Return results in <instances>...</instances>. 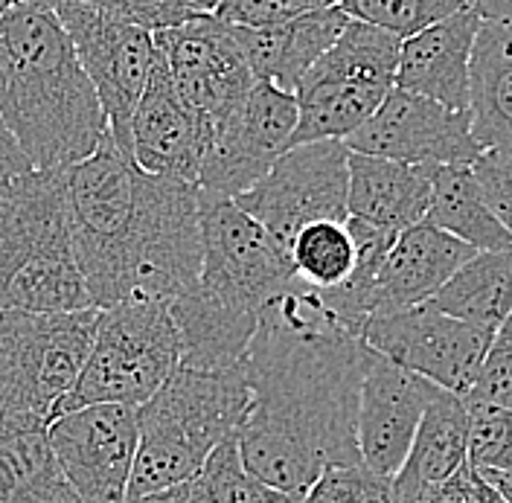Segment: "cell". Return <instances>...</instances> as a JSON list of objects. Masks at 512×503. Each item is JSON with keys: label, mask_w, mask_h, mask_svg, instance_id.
Wrapping results in <instances>:
<instances>
[{"label": "cell", "mask_w": 512, "mask_h": 503, "mask_svg": "<svg viewBox=\"0 0 512 503\" xmlns=\"http://www.w3.org/2000/svg\"><path fill=\"white\" fill-rule=\"evenodd\" d=\"M364 349L326 294L297 277L262 306L245 352L251 405L236 434L254 480L303 498L326 469L361 463Z\"/></svg>", "instance_id": "1"}, {"label": "cell", "mask_w": 512, "mask_h": 503, "mask_svg": "<svg viewBox=\"0 0 512 503\" xmlns=\"http://www.w3.org/2000/svg\"><path fill=\"white\" fill-rule=\"evenodd\" d=\"M67 210L96 309L123 300L172 303L198 280V187L143 172L111 131L91 158L67 169Z\"/></svg>", "instance_id": "2"}, {"label": "cell", "mask_w": 512, "mask_h": 503, "mask_svg": "<svg viewBox=\"0 0 512 503\" xmlns=\"http://www.w3.org/2000/svg\"><path fill=\"white\" fill-rule=\"evenodd\" d=\"M198 221L201 271L190 291L172 300L181 364L227 370L245 361L262 306L294 280V268L233 198L198 189Z\"/></svg>", "instance_id": "3"}, {"label": "cell", "mask_w": 512, "mask_h": 503, "mask_svg": "<svg viewBox=\"0 0 512 503\" xmlns=\"http://www.w3.org/2000/svg\"><path fill=\"white\" fill-rule=\"evenodd\" d=\"M0 44V120L32 169L91 158L108 123L59 15L24 3L0 15Z\"/></svg>", "instance_id": "4"}, {"label": "cell", "mask_w": 512, "mask_h": 503, "mask_svg": "<svg viewBox=\"0 0 512 503\" xmlns=\"http://www.w3.org/2000/svg\"><path fill=\"white\" fill-rule=\"evenodd\" d=\"M251 405L245 361L227 370L178 367L137 408V457L128 498L190 483L224 440L239 434Z\"/></svg>", "instance_id": "5"}, {"label": "cell", "mask_w": 512, "mask_h": 503, "mask_svg": "<svg viewBox=\"0 0 512 503\" xmlns=\"http://www.w3.org/2000/svg\"><path fill=\"white\" fill-rule=\"evenodd\" d=\"M67 210V169H32L0 201V312L91 309Z\"/></svg>", "instance_id": "6"}, {"label": "cell", "mask_w": 512, "mask_h": 503, "mask_svg": "<svg viewBox=\"0 0 512 503\" xmlns=\"http://www.w3.org/2000/svg\"><path fill=\"white\" fill-rule=\"evenodd\" d=\"M102 309L0 312V416L53 425L67 413Z\"/></svg>", "instance_id": "7"}, {"label": "cell", "mask_w": 512, "mask_h": 503, "mask_svg": "<svg viewBox=\"0 0 512 503\" xmlns=\"http://www.w3.org/2000/svg\"><path fill=\"white\" fill-rule=\"evenodd\" d=\"M181 335L169 300H123L102 309L91 355L67 399L88 405H146L181 367Z\"/></svg>", "instance_id": "8"}, {"label": "cell", "mask_w": 512, "mask_h": 503, "mask_svg": "<svg viewBox=\"0 0 512 503\" xmlns=\"http://www.w3.org/2000/svg\"><path fill=\"white\" fill-rule=\"evenodd\" d=\"M402 38L350 21L297 85V131L291 146L347 140L364 126L396 85Z\"/></svg>", "instance_id": "9"}, {"label": "cell", "mask_w": 512, "mask_h": 503, "mask_svg": "<svg viewBox=\"0 0 512 503\" xmlns=\"http://www.w3.org/2000/svg\"><path fill=\"white\" fill-rule=\"evenodd\" d=\"M347 195L350 149L344 140H318L291 146L256 187L233 201L288 253L303 227L350 219Z\"/></svg>", "instance_id": "10"}, {"label": "cell", "mask_w": 512, "mask_h": 503, "mask_svg": "<svg viewBox=\"0 0 512 503\" xmlns=\"http://www.w3.org/2000/svg\"><path fill=\"white\" fill-rule=\"evenodd\" d=\"M53 12L94 85L111 137L131 155V117L158 56L155 32L85 0H64Z\"/></svg>", "instance_id": "11"}, {"label": "cell", "mask_w": 512, "mask_h": 503, "mask_svg": "<svg viewBox=\"0 0 512 503\" xmlns=\"http://www.w3.org/2000/svg\"><path fill=\"white\" fill-rule=\"evenodd\" d=\"M361 338L399 367L466 399L495 341V332L448 317L422 303L405 312L370 317Z\"/></svg>", "instance_id": "12"}, {"label": "cell", "mask_w": 512, "mask_h": 503, "mask_svg": "<svg viewBox=\"0 0 512 503\" xmlns=\"http://www.w3.org/2000/svg\"><path fill=\"white\" fill-rule=\"evenodd\" d=\"M155 47L210 137L254 88V73L233 38V27L216 12H201L178 27L155 32Z\"/></svg>", "instance_id": "13"}, {"label": "cell", "mask_w": 512, "mask_h": 503, "mask_svg": "<svg viewBox=\"0 0 512 503\" xmlns=\"http://www.w3.org/2000/svg\"><path fill=\"white\" fill-rule=\"evenodd\" d=\"M297 131V96L254 82L242 105L213 131L198 189L239 198L256 187L291 149Z\"/></svg>", "instance_id": "14"}, {"label": "cell", "mask_w": 512, "mask_h": 503, "mask_svg": "<svg viewBox=\"0 0 512 503\" xmlns=\"http://www.w3.org/2000/svg\"><path fill=\"white\" fill-rule=\"evenodd\" d=\"M344 146L350 152L414 166H472L486 152L472 134V111H451L396 85L376 114L344 140Z\"/></svg>", "instance_id": "15"}, {"label": "cell", "mask_w": 512, "mask_h": 503, "mask_svg": "<svg viewBox=\"0 0 512 503\" xmlns=\"http://www.w3.org/2000/svg\"><path fill=\"white\" fill-rule=\"evenodd\" d=\"M56 463L82 503H126L137 457V408L88 405L50 428Z\"/></svg>", "instance_id": "16"}, {"label": "cell", "mask_w": 512, "mask_h": 503, "mask_svg": "<svg viewBox=\"0 0 512 503\" xmlns=\"http://www.w3.org/2000/svg\"><path fill=\"white\" fill-rule=\"evenodd\" d=\"M437 396V384L367 346L355 422L361 463L384 480H393L411 451L425 410Z\"/></svg>", "instance_id": "17"}, {"label": "cell", "mask_w": 512, "mask_h": 503, "mask_svg": "<svg viewBox=\"0 0 512 503\" xmlns=\"http://www.w3.org/2000/svg\"><path fill=\"white\" fill-rule=\"evenodd\" d=\"M207 146L210 131L184 102L158 53L131 117V158L149 175L198 187Z\"/></svg>", "instance_id": "18"}, {"label": "cell", "mask_w": 512, "mask_h": 503, "mask_svg": "<svg viewBox=\"0 0 512 503\" xmlns=\"http://www.w3.org/2000/svg\"><path fill=\"white\" fill-rule=\"evenodd\" d=\"M483 18L469 3L466 9L414 32L402 41L396 88L428 96L451 111H469L472 99V53Z\"/></svg>", "instance_id": "19"}, {"label": "cell", "mask_w": 512, "mask_h": 503, "mask_svg": "<svg viewBox=\"0 0 512 503\" xmlns=\"http://www.w3.org/2000/svg\"><path fill=\"white\" fill-rule=\"evenodd\" d=\"M475 253V248L463 245L428 221L405 227L396 233L379 268L370 317L393 315L428 303Z\"/></svg>", "instance_id": "20"}, {"label": "cell", "mask_w": 512, "mask_h": 503, "mask_svg": "<svg viewBox=\"0 0 512 503\" xmlns=\"http://www.w3.org/2000/svg\"><path fill=\"white\" fill-rule=\"evenodd\" d=\"M350 21L341 6H326L271 27H233V38L256 82L294 94L303 76L341 38Z\"/></svg>", "instance_id": "21"}, {"label": "cell", "mask_w": 512, "mask_h": 503, "mask_svg": "<svg viewBox=\"0 0 512 503\" xmlns=\"http://www.w3.org/2000/svg\"><path fill=\"white\" fill-rule=\"evenodd\" d=\"M347 204L352 219L402 233L405 227L425 221L431 207V172L428 166L350 152Z\"/></svg>", "instance_id": "22"}, {"label": "cell", "mask_w": 512, "mask_h": 503, "mask_svg": "<svg viewBox=\"0 0 512 503\" xmlns=\"http://www.w3.org/2000/svg\"><path fill=\"white\" fill-rule=\"evenodd\" d=\"M469 463V413L466 402L448 390L425 410L402 469L390 480L396 503L422 498Z\"/></svg>", "instance_id": "23"}, {"label": "cell", "mask_w": 512, "mask_h": 503, "mask_svg": "<svg viewBox=\"0 0 512 503\" xmlns=\"http://www.w3.org/2000/svg\"><path fill=\"white\" fill-rule=\"evenodd\" d=\"M0 503H82L56 463L47 425L0 416Z\"/></svg>", "instance_id": "24"}, {"label": "cell", "mask_w": 512, "mask_h": 503, "mask_svg": "<svg viewBox=\"0 0 512 503\" xmlns=\"http://www.w3.org/2000/svg\"><path fill=\"white\" fill-rule=\"evenodd\" d=\"M472 134L483 149L512 155V30L483 21L472 53Z\"/></svg>", "instance_id": "25"}, {"label": "cell", "mask_w": 512, "mask_h": 503, "mask_svg": "<svg viewBox=\"0 0 512 503\" xmlns=\"http://www.w3.org/2000/svg\"><path fill=\"white\" fill-rule=\"evenodd\" d=\"M431 172V207L425 221L446 230L448 236L460 239L463 245L483 251H504L512 248V236L504 224L489 210L472 166L448 163L428 166Z\"/></svg>", "instance_id": "26"}, {"label": "cell", "mask_w": 512, "mask_h": 503, "mask_svg": "<svg viewBox=\"0 0 512 503\" xmlns=\"http://www.w3.org/2000/svg\"><path fill=\"white\" fill-rule=\"evenodd\" d=\"M428 306L498 335L512 312V248L475 253Z\"/></svg>", "instance_id": "27"}, {"label": "cell", "mask_w": 512, "mask_h": 503, "mask_svg": "<svg viewBox=\"0 0 512 503\" xmlns=\"http://www.w3.org/2000/svg\"><path fill=\"white\" fill-rule=\"evenodd\" d=\"M294 277L300 283L332 291L352 277L358 248L347 221H315L303 227L288 251Z\"/></svg>", "instance_id": "28"}, {"label": "cell", "mask_w": 512, "mask_h": 503, "mask_svg": "<svg viewBox=\"0 0 512 503\" xmlns=\"http://www.w3.org/2000/svg\"><path fill=\"white\" fill-rule=\"evenodd\" d=\"M469 3L475 0H338L352 21L379 27L402 41L466 9Z\"/></svg>", "instance_id": "29"}, {"label": "cell", "mask_w": 512, "mask_h": 503, "mask_svg": "<svg viewBox=\"0 0 512 503\" xmlns=\"http://www.w3.org/2000/svg\"><path fill=\"white\" fill-rule=\"evenodd\" d=\"M262 483L242 463L236 437L224 440L192 477V503H256Z\"/></svg>", "instance_id": "30"}, {"label": "cell", "mask_w": 512, "mask_h": 503, "mask_svg": "<svg viewBox=\"0 0 512 503\" xmlns=\"http://www.w3.org/2000/svg\"><path fill=\"white\" fill-rule=\"evenodd\" d=\"M466 413L472 469L512 474V410L486 402H466Z\"/></svg>", "instance_id": "31"}, {"label": "cell", "mask_w": 512, "mask_h": 503, "mask_svg": "<svg viewBox=\"0 0 512 503\" xmlns=\"http://www.w3.org/2000/svg\"><path fill=\"white\" fill-rule=\"evenodd\" d=\"M300 503H396V495L390 480L358 463L326 469Z\"/></svg>", "instance_id": "32"}, {"label": "cell", "mask_w": 512, "mask_h": 503, "mask_svg": "<svg viewBox=\"0 0 512 503\" xmlns=\"http://www.w3.org/2000/svg\"><path fill=\"white\" fill-rule=\"evenodd\" d=\"M59 3L64 0H30V6H41V9H56ZM85 3H94L99 9L149 32L169 30L184 24L192 15H201L187 0H85Z\"/></svg>", "instance_id": "33"}, {"label": "cell", "mask_w": 512, "mask_h": 503, "mask_svg": "<svg viewBox=\"0 0 512 503\" xmlns=\"http://www.w3.org/2000/svg\"><path fill=\"white\" fill-rule=\"evenodd\" d=\"M326 6H338V0H222L216 15L230 27H271Z\"/></svg>", "instance_id": "34"}, {"label": "cell", "mask_w": 512, "mask_h": 503, "mask_svg": "<svg viewBox=\"0 0 512 503\" xmlns=\"http://www.w3.org/2000/svg\"><path fill=\"white\" fill-rule=\"evenodd\" d=\"M463 402H486L512 410V341L498 338L489 346L472 393Z\"/></svg>", "instance_id": "35"}, {"label": "cell", "mask_w": 512, "mask_h": 503, "mask_svg": "<svg viewBox=\"0 0 512 503\" xmlns=\"http://www.w3.org/2000/svg\"><path fill=\"white\" fill-rule=\"evenodd\" d=\"M472 169H475V178H478L480 192H483L489 210L512 236V155L486 149L472 163Z\"/></svg>", "instance_id": "36"}, {"label": "cell", "mask_w": 512, "mask_h": 503, "mask_svg": "<svg viewBox=\"0 0 512 503\" xmlns=\"http://www.w3.org/2000/svg\"><path fill=\"white\" fill-rule=\"evenodd\" d=\"M32 172L30 160L24 155L21 143L15 140V134L9 131V126L0 120V201L15 189V184Z\"/></svg>", "instance_id": "37"}, {"label": "cell", "mask_w": 512, "mask_h": 503, "mask_svg": "<svg viewBox=\"0 0 512 503\" xmlns=\"http://www.w3.org/2000/svg\"><path fill=\"white\" fill-rule=\"evenodd\" d=\"M422 503H478L475 501V483H472V466L466 463L457 474H451L440 486H434Z\"/></svg>", "instance_id": "38"}, {"label": "cell", "mask_w": 512, "mask_h": 503, "mask_svg": "<svg viewBox=\"0 0 512 503\" xmlns=\"http://www.w3.org/2000/svg\"><path fill=\"white\" fill-rule=\"evenodd\" d=\"M126 503H192V480L181 483V486H172V489H160V492L128 498Z\"/></svg>", "instance_id": "39"}, {"label": "cell", "mask_w": 512, "mask_h": 503, "mask_svg": "<svg viewBox=\"0 0 512 503\" xmlns=\"http://www.w3.org/2000/svg\"><path fill=\"white\" fill-rule=\"evenodd\" d=\"M475 9L483 21H495L512 30V0H475Z\"/></svg>", "instance_id": "40"}, {"label": "cell", "mask_w": 512, "mask_h": 503, "mask_svg": "<svg viewBox=\"0 0 512 503\" xmlns=\"http://www.w3.org/2000/svg\"><path fill=\"white\" fill-rule=\"evenodd\" d=\"M472 466V463H469ZM472 483H475V501L478 503H507L504 501V495L478 472V469H472Z\"/></svg>", "instance_id": "41"}, {"label": "cell", "mask_w": 512, "mask_h": 503, "mask_svg": "<svg viewBox=\"0 0 512 503\" xmlns=\"http://www.w3.org/2000/svg\"><path fill=\"white\" fill-rule=\"evenodd\" d=\"M501 495H504V501L512 503V474H504V472H480Z\"/></svg>", "instance_id": "42"}, {"label": "cell", "mask_w": 512, "mask_h": 503, "mask_svg": "<svg viewBox=\"0 0 512 503\" xmlns=\"http://www.w3.org/2000/svg\"><path fill=\"white\" fill-rule=\"evenodd\" d=\"M256 503H300V498H294V495H286V492H277V489H268V486H262L259 489V498Z\"/></svg>", "instance_id": "43"}, {"label": "cell", "mask_w": 512, "mask_h": 503, "mask_svg": "<svg viewBox=\"0 0 512 503\" xmlns=\"http://www.w3.org/2000/svg\"><path fill=\"white\" fill-rule=\"evenodd\" d=\"M187 3H190L195 12H216L222 0H187Z\"/></svg>", "instance_id": "44"}, {"label": "cell", "mask_w": 512, "mask_h": 503, "mask_svg": "<svg viewBox=\"0 0 512 503\" xmlns=\"http://www.w3.org/2000/svg\"><path fill=\"white\" fill-rule=\"evenodd\" d=\"M24 3H30V0H0V15H6V12L18 9V6H24Z\"/></svg>", "instance_id": "45"}, {"label": "cell", "mask_w": 512, "mask_h": 503, "mask_svg": "<svg viewBox=\"0 0 512 503\" xmlns=\"http://www.w3.org/2000/svg\"><path fill=\"white\" fill-rule=\"evenodd\" d=\"M498 338H507V341H512V312H510V317H507V323L501 326V332H498Z\"/></svg>", "instance_id": "46"}]
</instances>
